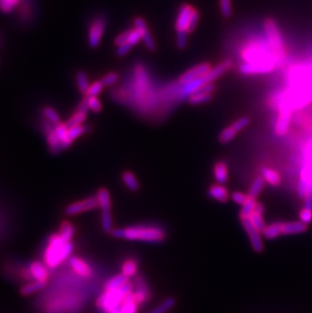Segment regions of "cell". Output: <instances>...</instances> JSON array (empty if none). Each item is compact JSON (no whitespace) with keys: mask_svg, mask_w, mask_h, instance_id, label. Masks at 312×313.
Returning <instances> with one entry per match:
<instances>
[{"mask_svg":"<svg viewBox=\"0 0 312 313\" xmlns=\"http://www.w3.org/2000/svg\"><path fill=\"white\" fill-rule=\"evenodd\" d=\"M240 58L239 72L244 75L267 74L279 67L266 37L248 41L240 50Z\"/></svg>","mask_w":312,"mask_h":313,"instance_id":"cell-1","label":"cell"},{"mask_svg":"<svg viewBox=\"0 0 312 313\" xmlns=\"http://www.w3.org/2000/svg\"><path fill=\"white\" fill-rule=\"evenodd\" d=\"M158 100V91L152 88L147 69L142 64L135 65L132 82V101L135 108L139 111L147 112Z\"/></svg>","mask_w":312,"mask_h":313,"instance_id":"cell-2","label":"cell"},{"mask_svg":"<svg viewBox=\"0 0 312 313\" xmlns=\"http://www.w3.org/2000/svg\"><path fill=\"white\" fill-rule=\"evenodd\" d=\"M111 235L115 238L150 244L162 242L166 238V233L161 227L150 225H138L125 228H116L111 232Z\"/></svg>","mask_w":312,"mask_h":313,"instance_id":"cell-3","label":"cell"},{"mask_svg":"<svg viewBox=\"0 0 312 313\" xmlns=\"http://www.w3.org/2000/svg\"><path fill=\"white\" fill-rule=\"evenodd\" d=\"M73 245L71 241H66L61 237V235L53 234L48 241L44 254V261L48 268L53 269L58 267L67 258L70 257L73 252Z\"/></svg>","mask_w":312,"mask_h":313,"instance_id":"cell-4","label":"cell"},{"mask_svg":"<svg viewBox=\"0 0 312 313\" xmlns=\"http://www.w3.org/2000/svg\"><path fill=\"white\" fill-rule=\"evenodd\" d=\"M264 28H265L266 39L271 47V50L274 56L276 57L279 66H281L284 64L287 58V50L280 28L278 27V24L275 21V19L271 17L265 20Z\"/></svg>","mask_w":312,"mask_h":313,"instance_id":"cell-5","label":"cell"},{"mask_svg":"<svg viewBox=\"0 0 312 313\" xmlns=\"http://www.w3.org/2000/svg\"><path fill=\"white\" fill-rule=\"evenodd\" d=\"M200 20V12L193 5L184 3L180 6L178 15L176 18L175 28L177 33L187 32L192 33L198 26Z\"/></svg>","mask_w":312,"mask_h":313,"instance_id":"cell-6","label":"cell"},{"mask_svg":"<svg viewBox=\"0 0 312 313\" xmlns=\"http://www.w3.org/2000/svg\"><path fill=\"white\" fill-rule=\"evenodd\" d=\"M133 288H134L133 284L129 281L120 289L112 291H103V293L98 297L96 301L97 307L107 313H110L114 309L119 308L122 305L125 296L128 293L132 292Z\"/></svg>","mask_w":312,"mask_h":313,"instance_id":"cell-7","label":"cell"},{"mask_svg":"<svg viewBox=\"0 0 312 313\" xmlns=\"http://www.w3.org/2000/svg\"><path fill=\"white\" fill-rule=\"evenodd\" d=\"M287 86L312 87V66L309 64H294L286 75Z\"/></svg>","mask_w":312,"mask_h":313,"instance_id":"cell-8","label":"cell"},{"mask_svg":"<svg viewBox=\"0 0 312 313\" xmlns=\"http://www.w3.org/2000/svg\"><path fill=\"white\" fill-rule=\"evenodd\" d=\"M212 65L209 62H203L200 63L194 67H192L191 69L187 70L185 73H183L179 79L178 82L182 85H186L190 82H193L197 79L203 78L204 76H206L212 69Z\"/></svg>","mask_w":312,"mask_h":313,"instance_id":"cell-9","label":"cell"},{"mask_svg":"<svg viewBox=\"0 0 312 313\" xmlns=\"http://www.w3.org/2000/svg\"><path fill=\"white\" fill-rule=\"evenodd\" d=\"M251 123L250 118L248 117H241L238 120L234 121L231 125L227 126L225 129H223L219 134V142L222 144H226L230 141H232L237 133H239L241 130L247 128Z\"/></svg>","mask_w":312,"mask_h":313,"instance_id":"cell-10","label":"cell"},{"mask_svg":"<svg viewBox=\"0 0 312 313\" xmlns=\"http://www.w3.org/2000/svg\"><path fill=\"white\" fill-rule=\"evenodd\" d=\"M277 111H278V117L275 123L274 131L277 136L283 137L288 133L294 111L288 107H281Z\"/></svg>","mask_w":312,"mask_h":313,"instance_id":"cell-11","label":"cell"},{"mask_svg":"<svg viewBox=\"0 0 312 313\" xmlns=\"http://www.w3.org/2000/svg\"><path fill=\"white\" fill-rule=\"evenodd\" d=\"M98 206V202L95 197H89L83 200H80L78 202H74L70 205H68L65 208V214L68 216H74V215H78L87 211H91V210H95L97 209Z\"/></svg>","mask_w":312,"mask_h":313,"instance_id":"cell-12","label":"cell"},{"mask_svg":"<svg viewBox=\"0 0 312 313\" xmlns=\"http://www.w3.org/2000/svg\"><path fill=\"white\" fill-rule=\"evenodd\" d=\"M107 27V21L102 17H96L90 23L88 29V44L91 48H97L101 42Z\"/></svg>","mask_w":312,"mask_h":313,"instance_id":"cell-13","label":"cell"},{"mask_svg":"<svg viewBox=\"0 0 312 313\" xmlns=\"http://www.w3.org/2000/svg\"><path fill=\"white\" fill-rule=\"evenodd\" d=\"M240 221H241L244 229L246 230V232L248 233V235L250 237V241H251L253 250L256 253H258V254L263 253V251H264V242H263V238H262L261 232L254 226V224L252 223L250 218L242 219Z\"/></svg>","mask_w":312,"mask_h":313,"instance_id":"cell-14","label":"cell"},{"mask_svg":"<svg viewBox=\"0 0 312 313\" xmlns=\"http://www.w3.org/2000/svg\"><path fill=\"white\" fill-rule=\"evenodd\" d=\"M216 87L217 86L214 84V82L213 83L205 84L198 91H196L195 93L191 94L188 97V101L191 105H194V106L206 103V102L210 101L213 98V95H214V92L216 90Z\"/></svg>","mask_w":312,"mask_h":313,"instance_id":"cell-15","label":"cell"},{"mask_svg":"<svg viewBox=\"0 0 312 313\" xmlns=\"http://www.w3.org/2000/svg\"><path fill=\"white\" fill-rule=\"evenodd\" d=\"M134 27H136L142 34V41L146 47V49L150 52H154L156 50V43L154 41L153 36L150 32V29L147 25V22L144 18L137 16L134 18Z\"/></svg>","mask_w":312,"mask_h":313,"instance_id":"cell-16","label":"cell"},{"mask_svg":"<svg viewBox=\"0 0 312 313\" xmlns=\"http://www.w3.org/2000/svg\"><path fill=\"white\" fill-rule=\"evenodd\" d=\"M44 131H45V135H46V139H47L50 151L53 154L59 153L63 148H62V146L60 144V141H59V139H58V137L56 135L55 128L52 127V124L50 122L45 123Z\"/></svg>","mask_w":312,"mask_h":313,"instance_id":"cell-17","label":"cell"},{"mask_svg":"<svg viewBox=\"0 0 312 313\" xmlns=\"http://www.w3.org/2000/svg\"><path fill=\"white\" fill-rule=\"evenodd\" d=\"M233 63L231 60L226 59L224 61H222L221 63L217 64L215 67H213L211 69V71L205 76L206 82L207 83H213L216 79H218L219 77H221L223 74H225L228 70L231 69Z\"/></svg>","mask_w":312,"mask_h":313,"instance_id":"cell-18","label":"cell"},{"mask_svg":"<svg viewBox=\"0 0 312 313\" xmlns=\"http://www.w3.org/2000/svg\"><path fill=\"white\" fill-rule=\"evenodd\" d=\"M69 265L72 268V270L82 278H90L92 276V269L85 261L81 260L78 257L70 258Z\"/></svg>","mask_w":312,"mask_h":313,"instance_id":"cell-19","label":"cell"},{"mask_svg":"<svg viewBox=\"0 0 312 313\" xmlns=\"http://www.w3.org/2000/svg\"><path fill=\"white\" fill-rule=\"evenodd\" d=\"M308 229V225L302 221H288L281 222L282 235H295L305 232Z\"/></svg>","mask_w":312,"mask_h":313,"instance_id":"cell-20","label":"cell"},{"mask_svg":"<svg viewBox=\"0 0 312 313\" xmlns=\"http://www.w3.org/2000/svg\"><path fill=\"white\" fill-rule=\"evenodd\" d=\"M208 195L211 199L216 200L220 203H227L230 199L228 189L224 185H221V184L212 185L208 189Z\"/></svg>","mask_w":312,"mask_h":313,"instance_id":"cell-21","label":"cell"},{"mask_svg":"<svg viewBox=\"0 0 312 313\" xmlns=\"http://www.w3.org/2000/svg\"><path fill=\"white\" fill-rule=\"evenodd\" d=\"M29 274L34 281L47 283L49 278L48 267L41 262H33L29 265Z\"/></svg>","mask_w":312,"mask_h":313,"instance_id":"cell-22","label":"cell"},{"mask_svg":"<svg viewBox=\"0 0 312 313\" xmlns=\"http://www.w3.org/2000/svg\"><path fill=\"white\" fill-rule=\"evenodd\" d=\"M55 132L56 135L60 141V144L62 146L63 149H67L68 147H70L73 143V141L70 139L69 137V133H68V129L69 127L67 126L66 123H58L55 125Z\"/></svg>","mask_w":312,"mask_h":313,"instance_id":"cell-23","label":"cell"},{"mask_svg":"<svg viewBox=\"0 0 312 313\" xmlns=\"http://www.w3.org/2000/svg\"><path fill=\"white\" fill-rule=\"evenodd\" d=\"M129 278L126 277L124 274H118L114 277H112L111 279H109L105 286H103V291H112V290H117L122 288L125 284H127L129 282Z\"/></svg>","mask_w":312,"mask_h":313,"instance_id":"cell-24","label":"cell"},{"mask_svg":"<svg viewBox=\"0 0 312 313\" xmlns=\"http://www.w3.org/2000/svg\"><path fill=\"white\" fill-rule=\"evenodd\" d=\"M213 175L218 184L224 185L228 181V166L224 161H218L213 168Z\"/></svg>","mask_w":312,"mask_h":313,"instance_id":"cell-25","label":"cell"},{"mask_svg":"<svg viewBox=\"0 0 312 313\" xmlns=\"http://www.w3.org/2000/svg\"><path fill=\"white\" fill-rule=\"evenodd\" d=\"M96 199L101 211H111L112 199L109 190H107L106 188H100L96 193Z\"/></svg>","mask_w":312,"mask_h":313,"instance_id":"cell-26","label":"cell"},{"mask_svg":"<svg viewBox=\"0 0 312 313\" xmlns=\"http://www.w3.org/2000/svg\"><path fill=\"white\" fill-rule=\"evenodd\" d=\"M262 176L265 179L266 183H268L272 187H278L281 184V176L278 171L270 167L262 168Z\"/></svg>","mask_w":312,"mask_h":313,"instance_id":"cell-27","label":"cell"},{"mask_svg":"<svg viewBox=\"0 0 312 313\" xmlns=\"http://www.w3.org/2000/svg\"><path fill=\"white\" fill-rule=\"evenodd\" d=\"M122 181L125 186L132 192H138L140 190V184L134 172L126 170L122 173Z\"/></svg>","mask_w":312,"mask_h":313,"instance_id":"cell-28","label":"cell"},{"mask_svg":"<svg viewBox=\"0 0 312 313\" xmlns=\"http://www.w3.org/2000/svg\"><path fill=\"white\" fill-rule=\"evenodd\" d=\"M258 203L259 202L257 201V198H253V197L249 196L248 201L241 206V209H240V212H239V219L242 220V219L249 218L251 216V214L253 212H255Z\"/></svg>","mask_w":312,"mask_h":313,"instance_id":"cell-29","label":"cell"},{"mask_svg":"<svg viewBox=\"0 0 312 313\" xmlns=\"http://www.w3.org/2000/svg\"><path fill=\"white\" fill-rule=\"evenodd\" d=\"M263 235L266 239L272 240L282 235L281 233V222H274L266 226Z\"/></svg>","mask_w":312,"mask_h":313,"instance_id":"cell-30","label":"cell"},{"mask_svg":"<svg viewBox=\"0 0 312 313\" xmlns=\"http://www.w3.org/2000/svg\"><path fill=\"white\" fill-rule=\"evenodd\" d=\"M137 272H138V263L134 259H128L123 263L122 274H124L129 279L135 277L137 275Z\"/></svg>","mask_w":312,"mask_h":313,"instance_id":"cell-31","label":"cell"},{"mask_svg":"<svg viewBox=\"0 0 312 313\" xmlns=\"http://www.w3.org/2000/svg\"><path fill=\"white\" fill-rule=\"evenodd\" d=\"M46 284L47 283L40 282V281H33V282H30V283H27V284H25L24 286L21 287L20 293L24 296L31 295L36 292H39L40 290H43L45 288Z\"/></svg>","mask_w":312,"mask_h":313,"instance_id":"cell-32","label":"cell"},{"mask_svg":"<svg viewBox=\"0 0 312 313\" xmlns=\"http://www.w3.org/2000/svg\"><path fill=\"white\" fill-rule=\"evenodd\" d=\"M176 303H177L176 298L172 296H169L166 299H164L162 302H160L149 313H167L176 306Z\"/></svg>","mask_w":312,"mask_h":313,"instance_id":"cell-33","label":"cell"},{"mask_svg":"<svg viewBox=\"0 0 312 313\" xmlns=\"http://www.w3.org/2000/svg\"><path fill=\"white\" fill-rule=\"evenodd\" d=\"M266 185V181L263 178V176H259L258 178L255 179V181L253 182L250 191H249V196L253 197V198H258L261 194V192L263 191L264 187Z\"/></svg>","mask_w":312,"mask_h":313,"instance_id":"cell-34","label":"cell"},{"mask_svg":"<svg viewBox=\"0 0 312 313\" xmlns=\"http://www.w3.org/2000/svg\"><path fill=\"white\" fill-rule=\"evenodd\" d=\"M76 83H77V88L79 92L83 95H85L88 87L90 86L88 77L84 71H78L76 74Z\"/></svg>","mask_w":312,"mask_h":313,"instance_id":"cell-35","label":"cell"},{"mask_svg":"<svg viewBox=\"0 0 312 313\" xmlns=\"http://www.w3.org/2000/svg\"><path fill=\"white\" fill-rule=\"evenodd\" d=\"M74 233H75V228L72 225V223H70L68 221L62 222V224L60 226L59 234L61 235V237L63 239H65L66 241H71V239L74 236Z\"/></svg>","mask_w":312,"mask_h":313,"instance_id":"cell-36","label":"cell"},{"mask_svg":"<svg viewBox=\"0 0 312 313\" xmlns=\"http://www.w3.org/2000/svg\"><path fill=\"white\" fill-rule=\"evenodd\" d=\"M86 118H87V112L76 110V112L68 119L66 124H67L68 127L76 126V125H82L85 122Z\"/></svg>","mask_w":312,"mask_h":313,"instance_id":"cell-37","label":"cell"},{"mask_svg":"<svg viewBox=\"0 0 312 313\" xmlns=\"http://www.w3.org/2000/svg\"><path fill=\"white\" fill-rule=\"evenodd\" d=\"M249 218H250V220L252 221V223L254 224V226H255L261 233H263L264 230H265V228H266V226H267V224H266V222H265V220H264V217H263V213L258 212V211H255V212H253V213L251 214V216H250Z\"/></svg>","mask_w":312,"mask_h":313,"instance_id":"cell-38","label":"cell"},{"mask_svg":"<svg viewBox=\"0 0 312 313\" xmlns=\"http://www.w3.org/2000/svg\"><path fill=\"white\" fill-rule=\"evenodd\" d=\"M100 220H101L102 230L105 232L111 234V232L114 230V227H113V217H112L111 211H101Z\"/></svg>","mask_w":312,"mask_h":313,"instance_id":"cell-39","label":"cell"},{"mask_svg":"<svg viewBox=\"0 0 312 313\" xmlns=\"http://www.w3.org/2000/svg\"><path fill=\"white\" fill-rule=\"evenodd\" d=\"M43 115L46 118V120L48 122H50L53 125H56L58 123L61 122L60 116L58 115V113L56 112V110H54L51 107H46L43 109Z\"/></svg>","mask_w":312,"mask_h":313,"instance_id":"cell-40","label":"cell"},{"mask_svg":"<svg viewBox=\"0 0 312 313\" xmlns=\"http://www.w3.org/2000/svg\"><path fill=\"white\" fill-rule=\"evenodd\" d=\"M142 41V34L141 32L136 28H130L128 29V39H127V44L131 45L132 47H135Z\"/></svg>","mask_w":312,"mask_h":313,"instance_id":"cell-41","label":"cell"},{"mask_svg":"<svg viewBox=\"0 0 312 313\" xmlns=\"http://www.w3.org/2000/svg\"><path fill=\"white\" fill-rule=\"evenodd\" d=\"M103 88H105V85L102 84L101 80H96L92 84H90V86L88 87L84 96H87V97L88 96H97L102 91Z\"/></svg>","mask_w":312,"mask_h":313,"instance_id":"cell-42","label":"cell"},{"mask_svg":"<svg viewBox=\"0 0 312 313\" xmlns=\"http://www.w3.org/2000/svg\"><path fill=\"white\" fill-rule=\"evenodd\" d=\"M219 8L222 16L229 18L232 15V0H219Z\"/></svg>","mask_w":312,"mask_h":313,"instance_id":"cell-43","label":"cell"},{"mask_svg":"<svg viewBox=\"0 0 312 313\" xmlns=\"http://www.w3.org/2000/svg\"><path fill=\"white\" fill-rule=\"evenodd\" d=\"M86 127H84L83 125H76V126H71L68 129V133H69V137L72 141L78 139L81 135H83L86 131L85 129Z\"/></svg>","mask_w":312,"mask_h":313,"instance_id":"cell-44","label":"cell"},{"mask_svg":"<svg viewBox=\"0 0 312 313\" xmlns=\"http://www.w3.org/2000/svg\"><path fill=\"white\" fill-rule=\"evenodd\" d=\"M87 99V105L89 110H91L93 113H99L102 109L101 101L98 99L97 96H85Z\"/></svg>","mask_w":312,"mask_h":313,"instance_id":"cell-45","label":"cell"},{"mask_svg":"<svg viewBox=\"0 0 312 313\" xmlns=\"http://www.w3.org/2000/svg\"><path fill=\"white\" fill-rule=\"evenodd\" d=\"M100 80L105 87H110L117 83V81L119 80V75L116 72H109Z\"/></svg>","mask_w":312,"mask_h":313,"instance_id":"cell-46","label":"cell"},{"mask_svg":"<svg viewBox=\"0 0 312 313\" xmlns=\"http://www.w3.org/2000/svg\"><path fill=\"white\" fill-rule=\"evenodd\" d=\"M230 198H231V200H232L235 204L241 205V206H242V205L248 201V199H249V194H245V193H242V192L235 191V192H233V193L231 194Z\"/></svg>","mask_w":312,"mask_h":313,"instance_id":"cell-47","label":"cell"},{"mask_svg":"<svg viewBox=\"0 0 312 313\" xmlns=\"http://www.w3.org/2000/svg\"><path fill=\"white\" fill-rule=\"evenodd\" d=\"M18 2L19 0H0V9L1 11L8 13L14 9Z\"/></svg>","mask_w":312,"mask_h":313,"instance_id":"cell-48","label":"cell"},{"mask_svg":"<svg viewBox=\"0 0 312 313\" xmlns=\"http://www.w3.org/2000/svg\"><path fill=\"white\" fill-rule=\"evenodd\" d=\"M188 37H189V33L187 32H179L177 33V41H176V44H177V47L180 49V50H183L187 47L188 45Z\"/></svg>","mask_w":312,"mask_h":313,"instance_id":"cell-49","label":"cell"},{"mask_svg":"<svg viewBox=\"0 0 312 313\" xmlns=\"http://www.w3.org/2000/svg\"><path fill=\"white\" fill-rule=\"evenodd\" d=\"M299 218L300 221L304 222L305 224H310L312 222V209L304 207L299 213Z\"/></svg>","mask_w":312,"mask_h":313,"instance_id":"cell-50","label":"cell"},{"mask_svg":"<svg viewBox=\"0 0 312 313\" xmlns=\"http://www.w3.org/2000/svg\"><path fill=\"white\" fill-rule=\"evenodd\" d=\"M127 39H128V30H125L123 32H121L120 34H118L114 41L116 47H119L121 45L127 44Z\"/></svg>","mask_w":312,"mask_h":313,"instance_id":"cell-51","label":"cell"},{"mask_svg":"<svg viewBox=\"0 0 312 313\" xmlns=\"http://www.w3.org/2000/svg\"><path fill=\"white\" fill-rule=\"evenodd\" d=\"M132 46L131 45H129V44H124V45H121V46H119L118 48H117V55L119 56V57H124V56H126L131 50H132Z\"/></svg>","mask_w":312,"mask_h":313,"instance_id":"cell-52","label":"cell"},{"mask_svg":"<svg viewBox=\"0 0 312 313\" xmlns=\"http://www.w3.org/2000/svg\"><path fill=\"white\" fill-rule=\"evenodd\" d=\"M305 158L306 161L312 162V141H310L305 148Z\"/></svg>","mask_w":312,"mask_h":313,"instance_id":"cell-53","label":"cell"}]
</instances>
